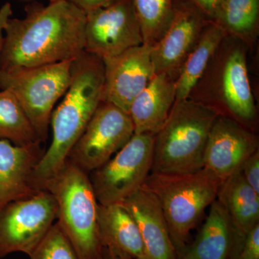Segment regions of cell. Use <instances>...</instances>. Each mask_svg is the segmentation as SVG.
<instances>
[{"label": "cell", "mask_w": 259, "mask_h": 259, "mask_svg": "<svg viewBox=\"0 0 259 259\" xmlns=\"http://www.w3.org/2000/svg\"><path fill=\"white\" fill-rule=\"evenodd\" d=\"M175 79L166 73L156 74L134 99L128 115L135 134L156 135L162 128L176 102Z\"/></svg>", "instance_id": "17"}, {"label": "cell", "mask_w": 259, "mask_h": 259, "mask_svg": "<svg viewBox=\"0 0 259 259\" xmlns=\"http://www.w3.org/2000/svg\"><path fill=\"white\" fill-rule=\"evenodd\" d=\"M72 61L0 69V90L14 95L41 143L47 141L54 107L69 88Z\"/></svg>", "instance_id": "7"}, {"label": "cell", "mask_w": 259, "mask_h": 259, "mask_svg": "<svg viewBox=\"0 0 259 259\" xmlns=\"http://www.w3.org/2000/svg\"><path fill=\"white\" fill-rule=\"evenodd\" d=\"M104 64L101 59L83 52L72 61L69 88L51 118L52 141L32 174L37 191L56 176L68 160L102 102Z\"/></svg>", "instance_id": "2"}, {"label": "cell", "mask_w": 259, "mask_h": 259, "mask_svg": "<svg viewBox=\"0 0 259 259\" xmlns=\"http://www.w3.org/2000/svg\"><path fill=\"white\" fill-rule=\"evenodd\" d=\"M199 10H200L209 20L214 22L217 20L224 0H188Z\"/></svg>", "instance_id": "28"}, {"label": "cell", "mask_w": 259, "mask_h": 259, "mask_svg": "<svg viewBox=\"0 0 259 259\" xmlns=\"http://www.w3.org/2000/svg\"><path fill=\"white\" fill-rule=\"evenodd\" d=\"M154 135L134 134L105 164L89 174L97 202L122 203L144 185L152 170Z\"/></svg>", "instance_id": "8"}, {"label": "cell", "mask_w": 259, "mask_h": 259, "mask_svg": "<svg viewBox=\"0 0 259 259\" xmlns=\"http://www.w3.org/2000/svg\"><path fill=\"white\" fill-rule=\"evenodd\" d=\"M209 22L188 0H175L171 23L161 40L151 48L155 74L166 73L176 79Z\"/></svg>", "instance_id": "12"}, {"label": "cell", "mask_w": 259, "mask_h": 259, "mask_svg": "<svg viewBox=\"0 0 259 259\" xmlns=\"http://www.w3.org/2000/svg\"><path fill=\"white\" fill-rule=\"evenodd\" d=\"M134 134L128 114L113 104L102 101L68 160L89 175L108 161Z\"/></svg>", "instance_id": "10"}, {"label": "cell", "mask_w": 259, "mask_h": 259, "mask_svg": "<svg viewBox=\"0 0 259 259\" xmlns=\"http://www.w3.org/2000/svg\"><path fill=\"white\" fill-rule=\"evenodd\" d=\"M241 172L248 185L259 194V151L257 150L245 160Z\"/></svg>", "instance_id": "27"}, {"label": "cell", "mask_w": 259, "mask_h": 259, "mask_svg": "<svg viewBox=\"0 0 259 259\" xmlns=\"http://www.w3.org/2000/svg\"><path fill=\"white\" fill-rule=\"evenodd\" d=\"M237 259H259V223L247 233Z\"/></svg>", "instance_id": "26"}, {"label": "cell", "mask_w": 259, "mask_h": 259, "mask_svg": "<svg viewBox=\"0 0 259 259\" xmlns=\"http://www.w3.org/2000/svg\"><path fill=\"white\" fill-rule=\"evenodd\" d=\"M86 13L67 0L25 7L5 30L0 69L34 67L74 60L83 52Z\"/></svg>", "instance_id": "1"}, {"label": "cell", "mask_w": 259, "mask_h": 259, "mask_svg": "<svg viewBox=\"0 0 259 259\" xmlns=\"http://www.w3.org/2000/svg\"><path fill=\"white\" fill-rule=\"evenodd\" d=\"M233 245L231 220L216 199L195 241L185 253L193 259H228Z\"/></svg>", "instance_id": "20"}, {"label": "cell", "mask_w": 259, "mask_h": 259, "mask_svg": "<svg viewBox=\"0 0 259 259\" xmlns=\"http://www.w3.org/2000/svg\"><path fill=\"white\" fill-rule=\"evenodd\" d=\"M182 259H193V258H191L190 256H189L188 255L186 254V253H185V254L184 255L183 258H182Z\"/></svg>", "instance_id": "32"}, {"label": "cell", "mask_w": 259, "mask_h": 259, "mask_svg": "<svg viewBox=\"0 0 259 259\" xmlns=\"http://www.w3.org/2000/svg\"><path fill=\"white\" fill-rule=\"evenodd\" d=\"M142 44L134 0H115L87 13L84 52L103 60Z\"/></svg>", "instance_id": "11"}, {"label": "cell", "mask_w": 259, "mask_h": 259, "mask_svg": "<svg viewBox=\"0 0 259 259\" xmlns=\"http://www.w3.org/2000/svg\"><path fill=\"white\" fill-rule=\"evenodd\" d=\"M12 15L13 9L10 3H5L0 8V56L4 46L5 28Z\"/></svg>", "instance_id": "30"}, {"label": "cell", "mask_w": 259, "mask_h": 259, "mask_svg": "<svg viewBox=\"0 0 259 259\" xmlns=\"http://www.w3.org/2000/svg\"><path fill=\"white\" fill-rule=\"evenodd\" d=\"M121 204L137 224L147 259H177L166 218L152 192L141 187Z\"/></svg>", "instance_id": "16"}, {"label": "cell", "mask_w": 259, "mask_h": 259, "mask_svg": "<svg viewBox=\"0 0 259 259\" xmlns=\"http://www.w3.org/2000/svg\"><path fill=\"white\" fill-rule=\"evenodd\" d=\"M57 1V0H50L51 3H52V2H55Z\"/></svg>", "instance_id": "33"}, {"label": "cell", "mask_w": 259, "mask_h": 259, "mask_svg": "<svg viewBox=\"0 0 259 259\" xmlns=\"http://www.w3.org/2000/svg\"><path fill=\"white\" fill-rule=\"evenodd\" d=\"M29 257L30 259H79L56 222Z\"/></svg>", "instance_id": "25"}, {"label": "cell", "mask_w": 259, "mask_h": 259, "mask_svg": "<svg viewBox=\"0 0 259 259\" xmlns=\"http://www.w3.org/2000/svg\"><path fill=\"white\" fill-rule=\"evenodd\" d=\"M58 206L59 227L79 259H101L99 203L88 174L66 161L60 171L46 184Z\"/></svg>", "instance_id": "5"}, {"label": "cell", "mask_w": 259, "mask_h": 259, "mask_svg": "<svg viewBox=\"0 0 259 259\" xmlns=\"http://www.w3.org/2000/svg\"><path fill=\"white\" fill-rule=\"evenodd\" d=\"M248 48L238 37L227 35L189 98L250 129L257 112L247 66Z\"/></svg>", "instance_id": "3"}, {"label": "cell", "mask_w": 259, "mask_h": 259, "mask_svg": "<svg viewBox=\"0 0 259 259\" xmlns=\"http://www.w3.org/2000/svg\"><path fill=\"white\" fill-rule=\"evenodd\" d=\"M214 23L249 47L258 34L259 0H224Z\"/></svg>", "instance_id": "22"}, {"label": "cell", "mask_w": 259, "mask_h": 259, "mask_svg": "<svg viewBox=\"0 0 259 259\" xmlns=\"http://www.w3.org/2000/svg\"><path fill=\"white\" fill-rule=\"evenodd\" d=\"M221 185L202 168L189 174L151 172L142 187L156 196L175 248L181 250L204 209L217 199Z\"/></svg>", "instance_id": "6"}, {"label": "cell", "mask_w": 259, "mask_h": 259, "mask_svg": "<svg viewBox=\"0 0 259 259\" xmlns=\"http://www.w3.org/2000/svg\"><path fill=\"white\" fill-rule=\"evenodd\" d=\"M227 35L214 22L210 21L206 25L175 80L176 101L189 98Z\"/></svg>", "instance_id": "21"}, {"label": "cell", "mask_w": 259, "mask_h": 259, "mask_svg": "<svg viewBox=\"0 0 259 259\" xmlns=\"http://www.w3.org/2000/svg\"><path fill=\"white\" fill-rule=\"evenodd\" d=\"M83 13H88L93 10L106 6L115 0H67Z\"/></svg>", "instance_id": "29"}, {"label": "cell", "mask_w": 259, "mask_h": 259, "mask_svg": "<svg viewBox=\"0 0 259 259\" xmlns=\"http://www.w3.org/2000/svg\"><path fill=\"white\" fill-rule=\"evenodd\" d=\"M217 200L231 220L233 245L238 253L247 233L259 223V194L245 182L240 169L220 186Z\"/></svg>", "instance_id": "18"}, {"label": "cell", "mask_w": 259, "mask_h": 259, "mask_svg": "<svg viewBox=\"0 0 259 259\" xmlns=\"http://www.w3.org/2000/svg\"><path fill=\"white\" fill-rule=\"evenodd\" d=\"M101 259H132L117 250L102 246Z\"/></svg>", "instance_id": "31"}, {"label": "cell", "mask_w": 259, "mask_h": 259, "mask_svg": "<svg viewBox=\"0 0 259 259\" xmlns=\"http://www.w3.org/2000/svg\"><path fill=\"white\" fill-rule=\"evenodd\" d=\"M0 140L17 146L42 144L23 107L7 90L0 91Z\"/></svg>", "instance_id": "23"}, {"label": "cell", "mask_w": 259, "mask_h": 259, "mask_svg": "<svg viewBox=\"0 0 259 259\" xmlns=\"http://www.w3.org/2000/svg\"><path fill=\"white\" fill-rule=\"evenodd\" d=\"M57 212L56 199L47 190L0 209V258L18 252L31 254L55 223Z\"/></svg>", "instance_id": "9"}, {"label": "cell", "mask_w": 259, "mask_h": 259, "mask_svg": "<svg viewBox=\"0 0 259 259\" xmlns=\"http://www.w3.org/2000/svg\"><path fill=\"white\" fill-rule=\"evenodd\" d=\"M257 150L258 138L254 133L234 119L219 115L209 132L203 168L222 184L239 171Z\"/></svg>", "instance_id": "13"}, {"label": "cell", "mask_w": 259, "mask_h": 259, "mask_svg": "<svg viewBox=\"0 0 259 259\" xmlns=\"http://www.w3.org/2000/svg\"><path fill=\"white\" fill-rule=\"evenodd\" d=\"M219 115L213 107L190 98L175 102L155 135L151 172L189 174L202 169L209 132Z\"/></svg>", "instance_id": "4"}, {"label": "cell", "mask_w": 259, "mask_h": 259, "mask_svg": "<svg viewBox=\"0 0 259 259\" xmlns=\"http://www.w3.org/2000/svg\"><path fill=\"white\" fill-rule=\"evenodd\" d=\"M151 47L142 44L119 55L103 59L102 101L128 114L130 106L154 76Z\"/></svg>", "instance_id": "14"}, {"label": "cell", "mask_w": 259, "mask_h": 259, "mask_svg": "<svg viewBox=\"0 0 259 259\" xmlns=\"http://www.w3.org/2000/svg\"><path fill=\"white\" fill-rule=\"evenodd\" d=\"M175 0H134L144 44L153 47L157 44L173 18Z\"/></svg>", "instance_id": "24"}, {"label": "cell", "mask_w": 259, "mask_h": 259, "mask_svg": "<svg viewBox=\"0 0 259 259\" xmlns=\"http://www.w3.org/2000/svg\"><path fill=\"white\" fill-rule=\"evenodd\" d=\"M45 153L40 143L17 146L0 140V209L37 193L32 174Z\"/></svg>", "instance_id": "15"}, {"label": "cell", "mask_w": 259, "mask_h": 259, "mask_svg": "<svg viewBox=\"0 0 259 259\" xmlns=\"http://www.w3.org/2000/svg\"><path fill=\"white\" fill-rule=\"evenodd\" d=\"M98 223L102 246L132 259H147L137 224L122 204H99Z\"/></svg>", "instance_id": "19"}]
</instances>
